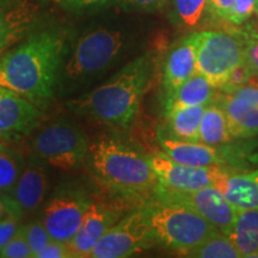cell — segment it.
Segmentation results:
<instances>
[{
    "label": "cell",
    "mask_w": 258,
    "mask_h": 258,
    "mask_svg": "<svg viewBox=\"0 0 258 258\" xmlns=\"http://www.w3.org/2000/svg\"><path fill=\"white\" fill-rule=\"evenodd\" d=\"M145 208L156 243L182 256L220 232L200 213L182 203L154 198Z\"/></svg>",
    "instance_id": "277c9868"
},
{
    "label": "cell",
    "mask_w": 258,
    "mask_h": 258,
    "mask_svg": "<svg viewBox=\"0 0 258 258\" xmlns=\"http://www.w3.org/2000/svg\"><path fill=\"white\" fill-rule=\"evenodd\" d=\"M19 219L15 215H6L0 219V250L14 238L19 230Z\"/></svg>",
    "instance_id": "836d02e7"
},
{
    "label": "cell",
    "mask_w": 258,
    "mask_h": 258,
    "mask_svg": "<svg viewBox=\"0 0 258 258\" xmlns=\"http://www.w3.org/2000/svg\"><path fill=\"white\" fill-rule=\"evenodd\" d=\"M88 158L97 184L111 195L141 199L159 185L150 158L112 138L90 145Z\"/></svg>",
    "instance_id": "7a4b0ae2"
},
{
    "label": "cell",
    "mask_w": 258,
    "mask_h": 258,
    "mask_svg": "<svg viewBox=\"0 0 258 258\" xmlns=\"http://www.w3.org/2000/svg\"><path fill=\"white\" fill-rule=\"evenodd\" d=\"M159 141L163 152L177 163L200 167L220 166L227 170L225 167L228 166L226 147L183 141L163 134L159 135Z\"/></svg>",
    "instance_id": "9a60e30c"
},
{
    "label": "cell",
    "mask_w": 258,
    "mask_h": 258,
    "mask_svg": "<svg viewBox=\"0 0 258 258\" xmlns=\"http://www.w3.org/2000/svg\"><path fill=\"white\" fill-rule=\"evenodd\" d=\"M154 198L165 201L178 202L188 206L207 219L221 233L228 235L233 230L235 220L239 214V208L225 198L224 192L217 186L194 190V191H178L165 189L158 185L154 191Z\"/></svg>",
    "instance_id": "9c48e42d"
},
{
    "label": "cell",
    "mask_w": 258,
    "mask_h": 258,
    "mask_svg": "<svg viewBox=\"0 0 258 258\" xmlns=\"http://www.w3.org/2000/svg\"><path fill=\"white\" fill-rule=\"evenodd\" d=\"M2 258H30L32 252L30 245L27 239L24 226H21L17 233L14 235L11 240L0 250Z\"/></svg>",
    "instance_id": "4316f807"
},
{
    "label": "cell",
    "mask_w": 258,
    "mask_h": 258,
    "mask_svg": "<svg viewBox=\"0 0 258 258\" xmlns=\"http://www.w3.org/2000/svg\"><path fill=\"white\" fill-rule=\"evenodd\" d=\"M150 78L151 61L148 56L137 57L108 82L74 101V111L102 123L127 127L138 114Z\"/></svg>",
    "instance_id": "3957f363"
},
{
    "label": "cell",
    "mask_w": 258,
    "mask_h": 258,
    "mask_svg": "<svg viewBox=\"0 0 258 258\" xmlns=\"http://www.w3.org/2000/svg\"><path fill=\"white\" fill-rule=\"evenodd\" d=\"M172 0H115L116 5L127 11L157 12L166 8Z\"/></svg>",
    "instance_id": "4dcf8cb0"
},
{
    "label": "cell",
    "mask_w": 258,
    "mask_h": 258,
    "mask_svg": "<svg viewBox=\"0 0 258 258\" xmlns=\"http://www.w3.org/2000/svg\"><path fill=\"white\" fill-rule=\"evenodd\" d=\"M251 78H252V73H251L247 64L243 61V62L231 71V73L228 74L227 79H226L225 84L221 86L220 90L222 92L232 93L238 88L246 85Z\"/></svg>",
    "instance_id": "f546056e"
},
{
    "label": "cell",
    "mask_w": 258,
    "mask_h": 258,
    "mask_svg": "<svg viewBox=\"0 0 258 258\" xmlns=\"http://www.w3.org/2000/svg\"><path fill=\"white\" fill-rule=\"evenodd\" d=\"M256 12H257V15H258V0H257V4H256Z\"/></svg>",
    "instance_id": "f35d334b"
},
{
    "label": "cell",
    "mask_w": 258,
    "mask_h": 258,
    "mask_svg": "<svg viewBox=\"0 0 258 258\" xmlns=\"http://www.w3.org/2000/svg\"><path fill=\"white\" fill-rule=\"evenodd\" d=\"M74 254L69 243L51 239L46 246L38 252L35 258H71Z\"/></svg>",
    "instance_id": "d6a6232c"
},
{
    "label": "cell",
    "mask_w": 258,
    "mask_h": 258,
    "mask_svg": "<svg viewBox=\"0 0 258 258\" xmlns=\"http://www.w3.org/2000/svg\"><path fill=\"white\" fill-rule=\"evenodd\" d=\"M25 166L22 154L0 143V192L12 196L16 183Z\"/></svg>",
    "instance_id": "cb8c5ba5"
},
{
    "label": "cell",
    "mask_w": 258,
    "mask_h": 258,
    "mask_svg": "<svg viewBox=\"0 0 258 258\" xmlns=\"http://www.w3.org/2000/svg\"><path fill=\"white\" fill-rule=\"evenodd\" d=\"M154 240L145 206L117 221L97 241L91 258H123L148 249Z\"/></svg>",
    "instance_id": "ba28073f"
},
{
    "label": "cell",
    "mask_w": 258,
    "mask_h": 258,
    "mask_svg": "<svg viewBox=\"0 0 258 258\" xmlns=\"http://www.w3.org/2000/svg\"><path fill=\"white\" fill-rule=\"evenodd\" d=\"M110 0H61L64 8L70 10H76V11L99 8V6L108 4Z\"/></svg>",
    "instance_id": "8d00e7d4"
},
{
    "label": "cell",
    "mask_w": 258,
    "mask_h": 258,
    "mask_svg": "<svg viewBox=\"0 0 258 258\" xmlns=\"http://www.w3.org/2000/svg\"><path fill=\"white\" fill-rule=\"evenodd\" d=\"M38 159L60 170H73L89 153V140L78 125L57 121L41 129L31 141Z\"/></svg>",
    "instance_id": "5b68a950"
},
{
    "label": "cell",
    "mask_w": 258,
    "mask_h": 258,
    "mask_svg": "<svg viewBox=\"0 0 258 258\" xmlns=\"http://www.w3.org/2000/svg\"><path fill=\"white\" fill-rule=\"evenodd\" d=\"M257 0H235L227 21L234 25H240L256 11Z\"/></svg>",
    "instance_id": "1f68e13d"
},
{
    "label": "cell",
    "mask_w": 258,
    "mask_h": 258,
    "mask_svg": "<svg viewBox=\"0 0 258 258\" xmlns=\"http://www.w3.org/2000/svg\"><path fill=\"white\" fill-rule=\"evenodd\" d=\"M217 103L224 109L227 127L233 139H251L258 135V106L231 93L219 95Z\"/></svg>",
    "instance_id": "ac0fdd59"
},
{
    "label": "cell",
    "mask_w": 258,
    "mask_h": 258,
    "mask_svg": "<svg viewBox=\"0 0 258 258\" xmlns=\"http://www.w3.org/2000/svg\"><path fill=\"white\" fill-rule=\"evenodd\" d=\"M233 140L227 127L224 109L219 103H209L203 112L200 125V143L220 146Z\"/></svg>",
    "instance_id": "603a6c76"
},
{
    "label": "cell",
    "mask_w": 258,
    "mask_h": 258,
    "mask_svg": "<svg viewBox=\"0 0 258 258\" xmlns=\"http://www.w3.org/2000/svg\"><path fill=\"white\" fill-rule=\"evenodd\" d=\"M196 73V49L194 34L188 35L171 48L164 64L163 85L166 97Z\"/></svg>",
    "instance_id": "2e32d148"
},
{
    "label": "cell",
    "mask_w": 258,
    "mask_h": 258,
    "mask_svg": "<svg viewBox=\"0 0 258 258\" xmlns=\"http://www.w3.org/2000/svg\"><path fill=\"white\" fill-rule=\"evenodd\" d=\"M214 86L207 78L196 72L192 77L182 84L172 95L166 97V114L179 108L195 105H207L215 97Z\"/></svg>",
    "instance_id": "ffe728a7"
},
{
    "label": "cell",
    "mask_w": 258,
    "mask_h": 258,
    "mask_svg": "<svg viewBox=\"0 0 258 258\" xmlns=\"http://www.w3.org/2000/svg\"><path fill=\"white\" fill-rule=\"evenodd\" d=\"M243 42L244 62L247 64L252 76L258 77V34L246 30L240 32Z\"/></svg>",
    "instance_id": "f1b7e54d"
},
{
    "label": "cell",
    "mask_w": 258,
    "mask_h": 258,
    "mask_svg": "<svg viewBox=\"0 0 258 258\" xmlns=\"http://www.w3.org/2000/svg\"><path fill=\"white\" fill-rule=\"evenodd\" d=\"M47 189L48 175L44 167L35 161H29L16 183L12 199L22 214L31 213L42 205Z\"/></svg>",
    "instance_id": "e0dca14e"
},
{
    "label": "cell",
    "mask_w": 258,
    "mask_h": 258,
    "mask_svg": "<svg viewBox=\"0 0 258 258\" xmlns=\"http://www.w3.org/2000/svg\"><path fill=\"white\" fill-rule=\"evenodd\" d=\"M124 44L121 31L99 28L85 34L77 42L72 55L64 66L70 79H85L108 69Z\"/></svg>",
    "instance_id": "52a82bcc"
},
{
    "label": "cell",
    "mask_w": 258,
    "mask_h": 258,
    "mask_svg": "<svg viewBox=\"0 0 258 258\" xmlns=\"http://www.w3.org/2000/svg\"><path fill=\"white\" fill-rule=\"evenodd\" d=\"M228 237L241 258H258V209H240Z\"/></svg>",
    "instance_id": "44dd1931"
},
{
    "label": "cell",
    "mask_w": 258,
    "mask_h": 258,
    "mask_svg": "<svg viewBox=\"0 0 258 258\" xmlns=\"http://www.w3.org/2000/svg\"><path fill=\"white\" fill-rule=\"evenodd\" d=\"M40 117V111L24 96L0 86V138L27 135Z\"/></svg>",
    "instance_id": "4fadbf2b"
},
{
    "label": "cell",
    "mask_w": 258,
    "mask_h": 258,
    "mask_svg": "<svg viewBox=\"0 0 258 258\" xmlns=\"http://www.w3.org/2000/svg\"><path fill=\"white\" fill-rule=\"evenodd\" d=\"M37 12L30 0H0V55L27 36Z\"/></svg>",
    "instance_id": "5bb4252c"
},
{
    "label": "cell",
    "mask_w": 258,
    "mask_h": 258,
    "mask_svg": "<svg viewBox=\"0 0 258 258\" xmlns=\"http://www.w3.org/2000/svg\"><path fill=\"white\" fill-rule=\"evenodd\" d=\"M185 256L192 258H241L231 238L221 232L212 235L195 249L190 250Z\"/></svg>",
    "instance_id": "d4e9b609"
},
{
    "label": "cell",
    "mask_w": 258,
    "mask_h": 258,
    "mask_svg": "<svg viewBox=\"0 0 258 258\" xmlns=\"http://www.w3.org/2000/svg\"><path fill=\"white\" fill-rule=\"evenodd\" d=\"M24 228L25 234H27V239L29 241V245H30L32 257L36 256L53 239L42 220L31 221L29 225L24 226Z\"/></svg>",
    "instance_id": "83f0119b"
},
{
    "label": "cell",
    "mask_w": 258,
    "mask_h": 258,
    "mask_svg": "<svg viewBox=\"0 0 258 258\" xmlns=\"http://www.w3.org/2000/svg\"><path fill=\"white\" fill-rule=\"evenodd\" d=\"M218 188L239 209H258V170L244 173L228 172Z\"/></svg>",
    "instance_id": "d6986e66"
},
{
    "label": "cell",
    "mask_w": 258,
    "mask_h": 258,
    "mask_svg": "<svg viewBox=\"0 0 258 258\" xmlns=\"http://www.w3.org/2000/svg\"><path fill=\"white\" fill-rule=\"evenodd\" d=\"M196 72L221 89L231 71L244 61L241 37L225 31L194 32Z\"/></svg>",
    "instance_id": "8992f818"
},
{
    "label": "cell",
    "mask_w": 258,
    "mask_h": 258,
    "mask_svg": "<svg viewBox=\"0 0 258 258\" xmlns=\"http://www.w3.org/2000/svg\"><path fill=\"white\" fill-rule=\"evenodd\" d=\"M235 0H208L207 10L213 17L227 21L233 9Z\"/></svg>",
    "instance_id": "e575fe53"
},
{
    "label": "cell",
    "mask_w": 258,
    "mask_h": 258,
    "mask_svg": "<svg viewBox=\"0 0 258 258\" xmlns=\"http://www.w3.org/2000/svg\"><path fill=\"white\" fill-rule=\"evenodd\" d=\"M92 198L76 188H62L51 196L42 212V222L53 239L69 243L82 225Z\"/></svg>",
    "instance_id": "30bf717a"
},
{
    "label": "cell",
    "mask_w": 258,
    "mask_h": 258,
    "mask_svg": "<svg viewBox=\"0 0 258 258\" xmlns=\"http://www.w3.org/2000/svg\"><path fill=\"white\" fill-rule=\"evenodd\" d=\"M122 219V208L102 200H92L77 233L69 241L74 257H90L95 245Z\"/></svg>",
    "instance_id": "7c38bea8"
},
{
    "label": "cell",
    "mask_w": 258,
    "mask_h": 258,
    "mask_svg": "<svg viewBox=\"0 0 258 258\" xmlns=\"http://www.w3.org/2000/svg\"><path fill=\"white\" fill-rule=\"evenodd\" d=\"M10 214V198L0 192V219Z\"/></svg>",
    "instance_id": "74e56055"
},
{
    "label": "cell",
    "mask_w": 258,
    "mask_h": 258,
    "mask_svg": "<svg viewBox=\"0 0 258 258\" xmlns=\"http://www.w3.org/2000/svg\"><path fill=\"white\" fill-rule=\"evenodd\" d=\"M207 5L208 0H172L171 19L177 27L192 29L198 27Z\"/></svg>",
    "instance_id": "484cf974"
},
{
    "label": "cell",
    "mask_w": 258,
    "mask_h": 258,
    "mask_svg": "<svg viewBox=\"0 0 258 258\" xmlns=\"http://www.w3.org/2000/svg\"><path fill=\"white\" fill-rule=\"evenodd\" d=\"M231 95L239 97V98H243L245 101L258 106V83H253L252 79H250V82L246 85L234 90Z\"/></svg>",
    "instance_id": "d590c367"
},
{
    "label": "cell",
    "mask_w": 258,
    "mask_h": 258,
    "mask_svg": "<svg viewBox=\"0 0 258 258\" xmlns=\"http://www.w3.org/2000/svg\"><path fill=\"white\" fill-rule=\"evenodd\" d=\"M151 165L156 172L159 185L178 191H194L206 186H217L230 171L220 166L200 167L177 163L161 152L151 157Z\"/></svg>",
    "instance_id": "8fae6325"
},
{
    "label": "cell",
    "mask_w": 258,
    "mask_h": 258,
    "mask_svg": "<svg viewBox=\"0 0 258 258\" xmlns=\"http://www.w3.org/2000/svg\"><path fill=\"white\" fill-rule=\"evenodd\" d=\"M207 105L185 106L167 112L171 137L183 141L200 143V125Z\"/></svg>",
    "instance_id": "7402d4cb"
},
{
    "label": "cell",
    "mask_w": 258,
    "mask_h": 258,
    "mask_svg": "<svg viewBox=\"0 0 258 258\" xmlns=\"http://www.w3.org/2000/svg\"><path fill=\"white\" fill-rule=\"evenodd\" d=\"M63 50L60 30L32 32L23 43L0 55V86L30 101L50 98Z\"/></svg>",
    "instance_id": "6da1fadb"
}]
</instances>
